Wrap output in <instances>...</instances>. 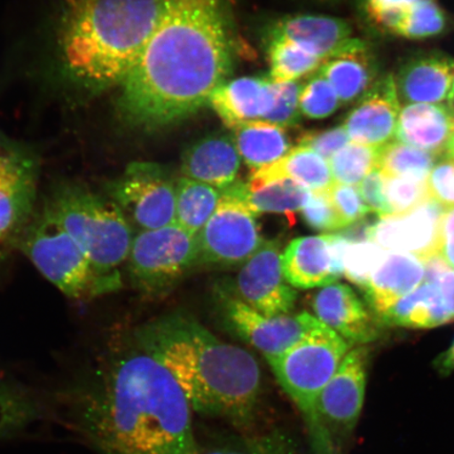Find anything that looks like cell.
I'll list each match as a JSON object with an SVG mask.
<instances>
[{"instance_id": "cell-1", "label": "cell", "mask_w": 454, "mask_h": 454, "mask_svg": "<svg viewBox=\"0 0 454 454\" xmlns=\"http://www.w3.org/2000/svg\"><path fill=\"white\" fill-rule=\"evenodd\" d=\"M67 426L98 454H198L192 410L134 333L79 371L59 395Z\"/></svg>"}, {"instance_id": "cell-2", "label": "cell", "mask_w": 454, "mask_h": 454, "mask_svg": "<svg viewBox=\"0 0 454 454\" xmlns=\"http://www.w3.org/2000/svg\"><path fill=\"white\" fill-rule=\"evenodd\" d=\"M224 0H163L154 32L121 84L119 113L142 129L168 126L208 104L231 69Z\"/></svg>"}, {"instance_id": "cell-3", "label": "cell", "mask_w": 454, "mask_h": 454, "mask_svg": "<svg viewBox=\"0 0 454 454\" xmlns=\"http://www.w3.org/2000/svg\"><path fill=\"white\" fill-rule=\"evenodd\" d=\"M136 340L172 374L192 411L249 430L262 374L249 351L223 342L192 317L174 314L135 328Z\"/></svg>"}, {"instance_id": "cell-4", "label": "cell", "mask_w": 454, "mask_h": 454, "mask_svg": "<svg viewBox=\"0 0 454 454\" xmlns=\"http://www.w3.org/2000/svg\"><path fill=\"white\" fill-rule=\"evenodd\" d=\"M162 5L163 0H60L54 45L62 82L88 96L121 87Z\"/></svg>"}, {"instance_id": "cell-5", "label": "cell", "mask_w": 454, "mask_h": 454, "mask_svg": "<svg viewBox=\"0 0 454 454\" xmlns=\"http://www.w3.org/2000/svg\"><path fill=\"white\" fill-rule=\"evenodd\" d=\"M44 207L81 247L111 292L119 291L121 268L127 262L135 231L117 204L88 185L66 181L53 187Z\"/></svg>"}, {"instance_id": "cell-6", "label": "cell", "mask_w": 454, "mask_h": 454, "mask_svg": "<svg viewBox=\"0 0 454 454\" xmlns=\"http://www.w3.org/2000/svg\"><path fill=\"white\" fill-rule=\"evenodd\" d=\"M349 350L346 340L320 322L286 353L265 357L302 416L312 454H334L323 434L317 401Z\"/></svg>"}, {"instance_id": "cell-7", "label": "cell", "mask_w": 454, "mask_h": 454, "mask_svg": "<svg viewBox=\"0 0 454 454\" xmlns=\"http://www.w3.org/2000/svg\"><path fill=\"white\" fill-rule=\"evenodd\" d=\"M15 247L67 297L92 300L112 294L81 247L44 206L33 214Z\"/></svg>"}, {"instance_id": "cell-8", "label": "cell", "mask_w": 454, "mask_h": 454, "mask_svg": "<svg viewBox=\"0 0 454 454\" xmlns=\"http://www.w3.org/2000/svg\"><path fill=\"white\" fill-rule=\"evenodd\" d=\"M127 261L133 286L146 296L160 297L200 265L197 236L175 223L136 232Z\"/></svg>"}, {"instance_id": "cell-9", "label": "cell", "mask_w": 454, "mask_h": 454, "mask_svg": "<svg viewBox=\"0 0 454 454\" xmlns=\"http://www.w3.org/2000/svg\"><path fill=\"white\" fill-rule=\"evenodd\" d=\"M105 194L121 209L134 231L175 223L176 184L158 164H129L122 175L106 184Z\"/></svg>"}, {"instance_id": "cell-10", "label": "cell", "mask_w": 454, "mask_h": 454, "mask_svg": "<svg viewBox=\"0 0 454 454\" xmlns=\"http://www.w3.org/2000/svg\"><path fill=\"white\" fill-rule=\"evenodd\" d=\"M369 351H348L317 401L323 434L334 454H345L364 406Z\"/></svg>"}, {"instance_id": "cell-11", "label": "cell", "mask_w": 454, "mask_h": 454, "mask_svg": "<svg viewBox=\"0 0 454 454\" xmlns=\"http://www.w3.org/2000/svg\"><path fill=\"white\" fill-rule=\"evenodd\" d=\"M255 215L240 201L221 195L211 219L197 235L200 265L243 264L262 246Z\"/></svg>"}, {"instance_id": "cell-12", "label": "cell", "mask_w": 454, "mask_h": 454, "mask_svg": "<svg viewBox=\"0 0 454 454\" xmlns=\"http://www.w3.org/2000/svg\"><path fill=\"white\" fill-rule=\"evenodd\" d=\"M237 298L261 315L291 314L298 293L284 277L279 241H264L243 263L237 278Z\"/></svg>"}, {"instance_id": "cell-13", "label": "cell", "mask_w": 454, "mask_h": 454, "mask_svg": "<svg viewBox=\"0 0 454 454\" xmlns=\"http://www.w3.org/2000/svg\"><path fill=\"white\" fill-rule=\"evenodd\" d=\"M445 209L429 198L410 213L386 215L369 225L367 240L378 244L386 252L428 259L438 254L440 224Z\"/></svg>"}, {"instance_id": "cell-14", "label": "cell", "mask_w": 454, "mask_h": 454, "mask_svg": "<svg viewBox=\"0 0 454 454\" xmlns=\"http://www.w3.org/2000/svg\"><path fill=\"white\" fill-rule=\"evenodd\" d=\"M344 235L300 237L282 254L284 277L294 288L310 289L337 283L344 277Z\"/></svg>"}, {"instance_id": "cell-15", "label": "cell", "mask_w": 454, "mask_h": 454, "mask_svg": "<svg viewBox=\"0 0 454 454\" xmlns=\"http://www.w3.org/2000/svg\"><path fill=\"white\" fill-rule=\"evenodd\" d=\"M225 309L232 328L265 357L286 353L321 322L309 312L265 317L239 298L227 300Z\"/></svg>"}, {"instance_id": "cell-16", "label": "cell", "mask_w": 454, "mask_h": 454, "mask_svg": "<svg viewBox=\"0 0 454 454\" xmlns=\"http://www.w3.org/2000/svg\"><path fill=\"white\" fill-rule=\"evenodd\" d=\"M316 317L350 344L377 340L382 323L354 289L342 283L325 286L312 301Z\"/></svg>"}, {"instance_id": "cell-17", "label": "cell", "mask_w": 454, "mask_h": 454, "mask_svg": "<svg viewBox=\"0 0 454 454\" xmlns=\"http://www.w3.org/2000/svg\"><path fill=\"white\" fill-rule=\"evenodd\" d=\"M400 116L399 95L393 76H385L363 96L344 123L356 144L382 147L393 142Z\"/></svg>"}, {"instance_id": "cell-18", "label": "cell", "mask_w": 454, "mask_h": 454, "mask_svg": "<svg viewBox=\"0 0 454 454\" xmlns=\"http://www.w3.org/2000/svg\"><path fill=\"white\" fill-rule=\"evenodd\" d=\"M274 104V82L260 77H242L224 82L209 99L214 111L231 129L262 121Z\"/></svg>"}, {"instance_id": "cell-19", "label": "cell", "mask_w": 454, "mask_h": 454, "mask_svg": "<svg viewBox=\"0 0 454 454\" xmlns=\"http://www.w3.org/2000/svg\"><path fill=\"white\" fill-rule=\"evenodd\" d=\"M241 160L232 135H211L185 151L181 173L223 191L236 183Z\"/></svg>"}, {"instance_id": "cell-20", "label": "cell", "mask_w": 454, "mask_h": 454, "mask_svg": "<svg viewBox=\"0 0 454 454\" xmlns=\"http://www.w3.org/2000/svg\"><path fill=\"white\" fill-rule=\"evenodd\" d=\"M348 22L319 15H299L278 20L270 27L269 43L287 41L323 61L336 55L350 41Z\"/></svg>"}, {"instance_id": "cell-21", "label": "cell", "mask_w": 454, "mask_h": 454, "mask_svg": "<svg viewBox=\"0 0 454 454\" xmlns=\"http://www.w3.org/2000/svg\"><path fill=\"white\" fill-rule=\"evenodd\" d=\"M424 276L423 261L416 255L386 252L364 292L368 305L379 317L421 286Z\"/></svg>"}, {"instance_id": "cell-22", "label": "cell", "mask_w": 454, "mask_h": 454, "mask_svg": "<svg viewBox=\"0 0 454 454\" xmlns=\"http://www.w3.org/2000/svg\"><path fill=\"white\" fill-rule=\"evenodd\" d=\"M333 85L340 104H350L364 96L376 83L377 67L365 43L350 39L319 70Z\"/></svg>"}, {"instance_id": "cell-23", "label": "cell", "mask_w": 454, "mask_h": 454, "mask_svg": "<svg viewBox=\"0 0 454 454\" xmlns=\"http://www.w3.org/2000/svg\"><path fill=\"white\" fill-rule=\"evenodd\" d=\"M401 99L433 105L448 100L454 84V61L442 55L419 57L402 67L395 82Z\"/></svg>"}, {"instance_id": "cell-24", "label": "cell", "mask_w": 454, "mask_h": 454, "mask_svg": "<svg viewBox=\"0 0 454 454\" xmlns=\"http://www.w3.org/2000/svg\"><path fill=\"white\" fill-rule=\"evenodd\" d=\"M453 129L454 116L447 106L411 104L400 112L395 137L438 157L447 154Z\"/></svg>"}, {"instance_id": "cell-25", "label": "cell", "mask_w": 454, "mask_h": 454, "mask_svg": "<svg viewBox=\"0 0 454 454\" xmlns=\"http://www.w3.org/2000/svg\"><path fill=\"white\" fill-rule=\"evenodd\" d=\"M379 319L388 326L433 328L454 321V317L440 287L423 282L386 309Z\"/></svg>"}, {"instance_id": "cell-26", "label": "cell", "mask_w": 454, "mask_h": 454, "mask_svg": "<svg viewBox=\"0 0 454 454\" xmlns=\"http://www.w3.org/2000/svg\"><path fill=\"white\" fill-rule=\"evenodd\" d=\"M220 192L243 203L255 217L265 213L289 215L302 211L311 196L308 187L291 179L255 186L235 183Z\"/></svg>"}, {"instance_id": "cell-27", "label": "cell", "mask_w": 454, "mask_h": 454, "mask_svg": "<svg viewBox=\"0 0 454 454\" xmlns=\"http://www.w3.org/2000/svg\"><path fill=\"white\" fill-rule=\"evenodd\" d=\"M281 179L296 181L311 192H327L334 184L326 159L301 145L289 151L279 161L253 173L248 184L255 186Z\"/></svg>"}, {"instance_id": "cell-28", "label": "cell", "mask_w": 454, "mask_h": 454, "mask_svg": "<svg viewBox=\"0 0 454 454\" xmlns=\"http://www.w3.org/2000/svg\"><path fill=\"white\" fill-rule=\"evenodd\" d=\"M238 152L253 173L279 161L292 150L286 130L266 121H254L232 129Z\"/></svg>"}, {"instance_id": "cell-29", "label": "cell", "mask_w": 454, "mask_h": 454, "mask_svg": "<svg viewBox=\"0 0 454 454\" xmlns=\"http://www.w3.org/2000/svg\"><path fill=\"white\" fill-rule=\"evenodd\" d=\"M221 200L215 187L189 178L176 183L175 224L197 236L211 219Z\"/></svg>"}, {"instance_id": "cell-30", "label": "cell", "mask_w": 454, "mask_h": 454, "mask_svg": "<svg viewBox=\"0 0 454 454\" xmlns=\"http://www.w3.org/2000/svg\"><path fill=\"white\" fill-rule=\"evenodd\" d=\"M43 408L30 391L0 378V441L12 438L41 419Z\"/></svg>"}, {"instance_id": "cell-31", "label": "cell", "mask_w": 454, "mask_h": 454, "mask_svg": "<svg viewBox=\"0 0 454 454\" xmlns=\"http://www.w3.org/2000/svg\"><path fill=\"white\" fill-rule=\"evenodd\" d=\"M198 454H303L296 439L284 429L264 433H244L217 445L199 450Z\"/></svg>"}, {"instance_id": "cell-32", "label": "cell", "mask_w": 454, "mask_h": 454, "mask_svg": "<svg viewBox=\"0 0 454 454\" xmlns=\"http://www.w3.org/2000/svg\"><path fill=\"white\" fill-rule=\"evenodd\" d=\"M435 159L431 153L393 141L381 147L378 168L384 176L427 180Z\"/></svg>"}, {"instance_id": "cell-33", "label": "cell", "mask_w": 454, "mask_h": 454, "mask_svg": "<svg viewBox=\"0 0 454 454\" xmlns=\"http://www.w3.org/2000/svg\"><path fill=\"white\" fill-rule=\"evenodd\" d=\"M270 81L275 83L297 82L317 67L323 60L298 44L287 41L269 43Z\"/></svg>"}, {"instance_id": "cell-34", "label": "cell", "mask_w": 454, "mask_h": 454, "mask_svg": "<svg viewBox=\"0 0 454 454\" xmlns=\"http://www.w3.org/2000/svg\"><path fill=\"white\" fill-rule=\"evenodd\" d=\"M381 147L363 145L351 142L345 145L331 159V166L334 183L357 186L362 180L378 168Z\"/></svg>"}, {"instance_id": "cell-35", "label": "cell", "mask_w": 454, "mask_h": 454, "mask_svg": "<svg viewBox=\"0 0 454 454\" xmlns=\"http://www.w3.org/2000/svg\"><path fill=\"white\" fill-rule=\"evenodd\" d=\"M36 159L0 133V189L36 181Z\"/></svg>"}, {"instance_id": "cell-36", "label": "cell", "mask_w": 454, "mask_h": 454, "mask_svg": "<svg viewBox=\"0 0 454 454\" xmlns=\"http://www.w3.org/2000/svg\"><path fill=\"white\" fill-rule=\"evenodd\" d=\"M385 254L382 247L371 240L348 239L343 257L344 277L365 292Z\"/></svg>"}, {"instance_id": "cell-37", "label": "cell", "mask_w": 454, "mask_h": 454, "mask_svg": "<svg viewBox=\"0 0 454 454\" xmlns=\"http://www.w3.org/2000/svg\"><path fill=\"white\" fill-rule=\"evenodd\" d=\"M384 189L393 215L410 213L430 198L426 180L384 176Z\"/></svg>"}, {"instance_id": "cell-38", "label": "cell", "mask_w": 454, "mask_h": 454, "mask_svg": "<svg viewBox=\"0 0 454 454\" xmlns=\"http://www.w3.org/2000/svg\"><path fill=\"white\" fill-rule=\"evenodd\" d=\"M340 104L336 90L320 71L301 90L300 110L306 117L326 118L338 109Z\"/></svg>"}, {"instance_id": "cell-39", "label": "cell", "mask_w": 454, "mask_h": 454, "mask_svg": "<svg viewBox=\"0 0 454 454\" xmlns=\"http://www.w3.org/2000/svg\"><path fill=\"white\" fill-rule=\"evenodd\" d=\"M445 16L433 0H422L408 11L400 35L419 39L434 36L445 28Z\"/></svg>"}, {"instance_id": "cell-40", "label": "cell", "mask_w": 454, "mask_h": 454, "mask_svg": "<svg viewBox=\"0 0 454 454\" xmlns=\"http://www.w3.org/2000/svg\"><path fill=\"white\" fill-rule=\"evenodd\" d=\"M303 85L297 82H274L275 104L262 121L286 128L298 123L301 116L300 95Z\"/></svg>"}, {"instance_id": "cell-41", "label": "cell", "mask_w": 454, "mask_h": 454, "mask_svg": "<svg viewBox=\"0 0 454 454\" xmlns=\"http://www.w3.org/2000/svg\"><path fill=\"white\" fill-rule=\"evenodd\" d=\"M327 192H311L309 201L301 211L304 223L317 231L344 229Z\"/></svg>"}, {"instance_id": "cell-42", "label": "cell", "mask_w": 454, "mask_h": 454, "mask_svg": "<svg viewBox=\"0 0 454 454\" xmlns=\"http://www.w3.org/2000/svg\"><path fill=\"white\" fill-rule=\"evenodd\" d=\"M327 192L344 227L359 223L372 212L356 186L334 183Z\"/></svg>"}, {"instance_id": "cell-43", "label": "cell", "mask_w": 454, "mask_h": 454, "mask_svg": "<svg viewBox=\"0 0 454 454\" xmlns=\"http://www.w3.org/2000/svg\"><path fill=\"white\" fill-rule=\"evenodd\" d=\"M431 199L444 208L454 207V159H442L431 169L427 180Z\"/></svg>"}, {"instance_id": "cell-44", "label": "cell", "mask_w": 454, "mask_h": 454, "mask_svg": "<svg viewBox=\"0 0 454 454\" xmlns=\"http://www.w3.org/2000/svg\"><path fill=\"white\" fill-rule=\"evenodd\" d=\"M349 137L344 127L323 130V132H309L300 139L301 146L317 153L328 161L336 153L349 144Z\"/></svg>"}, {"instance_id": "cell-45", "label": "cell", "mask_w": 454, "mask_h": 454, "mask_svg": "<svg viewBox=\"0 0 454 454\" xmlns=\"http://www.w3.org/2000/svg\"><path fill=\"white\" fill-rule=\"evenodd\" d=\"M356 189L372 212L377 213L380 217L393 215L385 196L384 176L379 168L368 174Z\"/></svg>"}, {"instance_id": "cell-46", "label": "cell", "mask_w": 454, "mask_h": 454, "mask_svg": "<svg viewBox=\"0 0 454 454\" xmlns=\"http://www.w3.org/2000/svg\"><path fill=\"white\" fill-rule=\"evenodd\" d=\"M438 254L454 270V207L442 215Z\"/></svg>"}, {"instance_id": "cell-47", "label": "cell", "mask_w": 454, "mask_h": 454, "mask_svg": "<svg viewBox=\"0 0 454 454\" xmlns=\"http://www.w3.org/2000/svg\"><path fill=\"white\" fill-rule=\"evenodd\" d=\"M422 0H366L367 13L385 9L410 8Z\"/></svg>"}, {"instance_id": "cell-48", "label": "cell", "mask_w": 454, "mask_h": 454, "mask_svg": "<svg viewBox=\"0 0 454 454\" xmlns=\"http://www.w3.org/2000/svg\"><path fill=\"white\" fill-rule=\"evenodd\" d=\"M434 367L442 377H448L454 372V340L450 348L434 361Z\"/></svg>"}, {"instance_id": "cell-49", "label": "cell", "mask_w": 454, "mask_h": 454, "mask_svg": "<svg viewBox=\"0 0 454 454\" xmlns=\"http://www.w3.org/2000/svg\"><path fill=\"white\" fill-rule=\"evenodd\" d=\"M435 286L440 287L442 296H444L454 317V270H447L436 282Z\"/></svg>"}, {"instance_id": "cell-50", "label": "cell", "mask_w": 454, "mask_h": 454, "mask_svg": "<svg viewBox=\"0 0 454 454\" xmlns=\"http://www.w3.org/2000/svg\"><path fill=\"white\" fill-rule=\"evenodd\" d=\"M447 155L454 159V129L450 142V145H448Z\"/></svg>"}, {"instance_id": "cell-51", "label": "cell", "mask_w": 454, "mask_h": 454, "mask_svg": "<svg viewBox=\"0 0 454 454\" xmlns=\"http://www.w3.org/2000/svg\"><path fill=\"white\" fill-rule=\"evenodd\" d=\"M447 102H448L447 107H448V109H450V111L453 114V116H454V84H453V89H452L450 98V99L447 100Z\"/></svg>"}]
</instances>
